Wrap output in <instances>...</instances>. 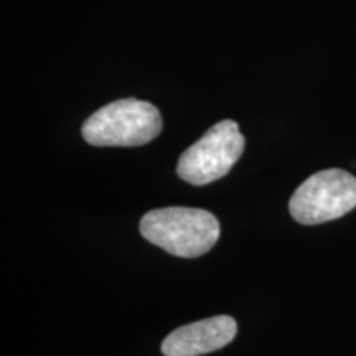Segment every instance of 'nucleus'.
<instances>
[{"label": "nucleus", "instance_id": "1", "mask_svg": "<svg viewBox=\"0 0 356 356\" xmlns=\"http://www.w3.org/2000/svg\"><path fill=\"white\" fill-rule=\"evenodd\" d=\"M220 233L216 216L200 208H160L140 220V234L147 241L178 257L207 254L218 243Z\"/></svg>", "mask_w": 356, "mask_h": 356}, {"label": "nucleus", "instance_id": "2", "mask_svg": "<svg viewBox=\"0 0 356 356\" xmlns=\"http://www.w3.org/2000/svg\"><path fill=\"white\" fill-rule=\"evenodd\" d=\"M162 132V115L147 101L119 99L97 109L81 127L83 139L96 147H139Z\"/></svg>", "mask_w": 356, "mask_h": 356}, {"label": "nucleus", "instance_id": "3", "mask_svg": "<svg viewBox=\"0 0 356 356\" xmlns=\"http://www.w3.org/2000/svg\"><path fill=\"white\" fill-rule=\"evenodd\" d=\"M244 145L246 139L238 124L231 119L218 122L181 154L177 165L178 177L195 186L213 184L228 175L243 155Z\"/></svg>", "mask_w": 356, "mask_h": 356}, {"label": "nucleus", "instance_id": "4", "mask_svg": "<svg viewBox=\"0 0 356 356\" xmlns=\"http://www.w3.org/2000/svg\"><path fill=\"white\" fill-rule=\"evenodd\" d=\"M356 208V178L330 168L310 175L293 191L289 211L300 225H320L341 218Z\"/></svg>", "mask_w": 356, "mask_h": 356}, {"label": "nucleus", "instance_id": "5", "mask_svg": "<svg viewBox=\"0 0 356 356\" xmlns=\"http://www.w3.org/2000/svg\"><path fill=\"white\" fill-rule=\"evenodd\" d=\"M238 323L228 315L198 320L173 330L162 343L165 356H200L225 348L234 340Z\"/></svg>", "mask_w": 356, "mask_h": 356}]
</instances>
